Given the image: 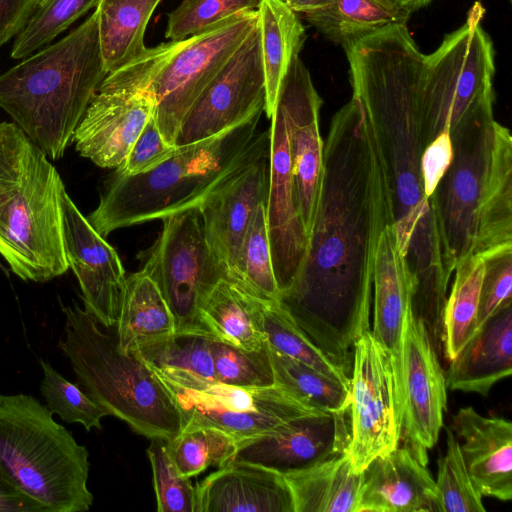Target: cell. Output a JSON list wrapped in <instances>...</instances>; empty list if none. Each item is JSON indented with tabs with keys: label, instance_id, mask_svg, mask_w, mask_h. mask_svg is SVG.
<instances>
[{
	"label": "cell",
	"instance_id": "obj_4",
	"mask_svg": "<svg viewBox=\"0 0 512 512\" xmlns=\"http://www.w3.org/2000/svg\"><path fill=\"white\" fill-rule=\"evenodd\" d=\"M453 158L431 196L447 262L512 247V137L494 118L451 139Z\"/></svg>",
	"mask_w": 512,
	"mask_h": 512
},
{
	"label": "cell",
	"instance_id": "obj_9",
	"mask_svg": "<svg viewBox=\"0 0 512 512\" xmlns=\"http://www.w3.org/2000/svg\"><path fill=\"white\" fill-rule=\"evenodd\" d=\"M484 14L476 1L465 23L424 54L419 99L426 145L494 118V48L481 25Z\"/></svg>",
	"mask_w": 512,
	"mask_h": 512
},
{
	"label": "cell",
	"instance_id": "obj_32",
	"mask_svg": "<svg viewBox=\"0 0 512 512\" xmlns=\"http://www.w3.org/2000/svg\"><path fill=\"white\" fill-rule=\"evenodd\" d=\"M410 13L396 0H333L304 18L330 41L344 49L396 25H406Z\"/></svg>",
	"mask_w": 512,
	"mask_h": 512
},
{
	"label": "cell",
	"instance_id": "obj_11",
	"mask_svg": "<svg viewBox=\"0 0 512 512\" xmlns=\"http://www.w3.org/2000/svg\"><path fill=\"white\" fill-rule=\"evenodd\" d=\"M143 270L168 304L176 333L213 337L200 315V305L226 273L205 239L197 208L163 219L162 231L149 250Z\"/></svg>",
	"mask_w": 512,
	"mask_h": 512
},
{
	"label": "cell",
	"instance_id": "obj_52",
	"mask_svg": "<svg viewBox=\"0 0 512 512\" xmlns=\"http://www.w3.org/2000/svg\"><path fill=\"white\" fill-rule=\"evenodd\" d=\"M49 1H50V0H42V1H41V3H40V5H41V4H45V3L49 2Z\"/></svg>",
	"mask_w": 512,
	"mask_h": 512
},
{
	"label": "cell",
	"instance_id": "obj_25",
	"mask_svg": "<svg viewBox=\"0 0 512 512\" xmlns=\"http://www.w3.org/2000/svg\"><path fill=\"white\" fill-rule=\"evenodd\" d=\"M196 512H295L284 475L231 461L197 484Z\"/></svg>",
	"mask_w": 512,
	"mask_h": 512
},
{
	"label": "cell",
	"instance_id": "obj_48",
	"mask_svg": "<svg viewBox=\"0 0 512 512\" xmlns=\"http://www.w3.org/2000/svg\"><path fill=\"white\" fill-rule=\"evenodd\" d=\"M42 0H0V46L24 27Z\"/></svg>",
	"mask_w": 512,
	"mask_h": 512
},
{
	"label": "cell",
	"instance_id": "obj_46",
	"mask_svg": "<svg viewBox=\"0 0 512 512\" xmlns=\"http://www.w3.org/2000/svg\"><path fill=\"white\" fill-rule=\"evenodd\" d=\"M175 149L176 146L165 140L152 116L115 173L123 176L145 173L169 158Z\"/></svg>",
	"mask_w": 512,
	"mask_h": 512
},
{
	"label": "cell",
	"instance_id": "obj_21",
	"mask_svg": "<svg viewBox=\"0 0 512 512\" xmlns=\"http://www.w3.org/2000/svg\"><path fill=\"white\" fill-rule=\"evenodd\" d=\"M268 180L269 151L232 175L198 207L207 244L227 279L255 209L266 202Z\"/></svg>",
	"mask_w": 512,
	"mask_h": 512
},
{
	"label": "cell",
	"instance_id": "obj_41",
	"mask_svg": "<svg viewBox=\"0 0 512 512\" xmlns=\"http://www.w3.org/2000/svg\"><path fill=\"white\" fill-rule=\"evenodd\" d=\"M446 454L440 459L435 480L441 512H485L482 495L466 469L459 441L446 428Z\"/></svg>",
	"mask_w": 512,
	"mask_h": 512
},
{
	"label": "cell",
	"instance_id": "obj_40",
	"mask_svg": "<svg viewBox=\"0 0 512 512\" xmlns=\"http://www.w3.org/2000/svg\"><path fill=\"white\" fill-rule=\"evenodd\" d=\"M210 348L217 382L240 387L275 385L268 342L248 351L212 338Z\"/></svg>",
	"mask_w": 512,
	"mask_h": 512
},
{
	"label": "cell",
	"instance_id": "obj_42",
	"mask_svg": "<svg viewBox=\"0 0 512 512\" xmlns=\"http://www.w3.org/2000/svg\"><path fill=\"white\" fill-rule=\"evenodd\" d=\"M43 379L40 392L46 408L69 423H79L86 430L101 429V420L108 416L106 410L92 400L79 386L58 373L48 362L40 360Z\"/></svg>",
	"mask_w": 512,
	"mask_h": 512
},
{
	"label": "cell",
	"instance_id": "obj_7",
	"mask_svg": "<svg viewBox=\"0 0 512 512\" xmlns=\"http://www.w3.org/2000/svg\"><path fill=\"white\" fill-rule=\"evenodd\" d=\"M59 347L78 386L110 416L148 439L174 438L182 430L178 407L162 380L135 353L118 348L116 336L77 304L63 308Z\"/></svg>",
	"mask_w": 512,
	"mask_h": 512
},
{
	"label": "cell",
	"instance_id": "obj_39",
	"mask_svg": "<svg viewBox=\"0 0 512 512\" xmlns=\"http://www.w3.org/2000/svg\"><path fill=\"white\" fill-rule=\"evenodd\" d=\"M97 3L98 0H50L39 5L16 35L11 58H26L48 46Z\"/></svg>",
	"mask_w": 512,
	"mask_h": 512
},
{
	"label": "cell",
	"instance_id": "obj_29",
	"mask_svg": "<svg viewBox=\"0 0 512 512\" xmlns=\"http://www.w3.org/2000/svg\"><path fill=\"white\" fill-rule=\"evenodd\" d=\"M265 79L264 112L270 119L293 59L306 39L305 27L284 0H262L257 9Z\"/></svg>",
	"mask_w": 512,
	"mask_h": 512
},
{
	"label": "cell",
	"instance_id": "obj_43",
	"mask_svg": "<svg viewBox=\"0 0 512 512\" xmlns=\"http://www.w3.org/2000/svg\"><path fill=\"white\" fill-rule=\"evenodd\" d=\"M262 0H183L168 15L165 38L181 41L243 12L257 10Z\"/></svg>",
	"mask_w": 512,
	"mask_h": 512
},
{
	"label": "cell",
	"instance_id": "obj_16",
	"mask_svg": "<svg viewBox=\"0 0 512 512\" xmlns=\"http://www.w3.org/2000/svg\"><path fill=\"white\" fill-rule=\"evenodd\" d=\"M403 389L401 439L427 462L443 427L447 386L428 329L412 308L404 323Z\"/></svg>",
	"mask_w": 512,
	"mask_h": 512
},
{
	"label": "cell",
	"instance_id": "obj_31",
	"mask_svg": "<svg viewBox=\"0 0 512 512\" xmlns=\"http://www.w3.org/2000/svg\"><path fill=\"white\" fill-rule=\"evenodd\" d=\"M213 337L173 333L145 342L131 351L163 381L186 388L217 382L210 342Z\"/></svg>",
	"mask_w": 512,
	"mask_h": 512
},
{
	"label": "cell",
	"instance_id": "obj_19",
	"mask_svg": "<svg viewBox=\"0 0 512 512\" xmlns=\"http://www.w3.org/2000/svg\"><path fill=\"white\" fill-rule=\"evenodd\" d=\"M270 119L266 223L274 274L281 294L301 268L308 237L301 215L287 127L278 106Z\"/></svg>",
	"mask_w": 512,
	"mask_h": 512
},
{
	"label": "cell",
	"instance_id": "obj_2",
	"mask_svg": "<svg viewBox=\"0 0 512 512\" xmlns=\"http://www.w3.org/2000/svg\"><path fill=\"white\" fill-rule=\"evenodd\" d=\"M353 95L379 168L388 225L415 279L416 300L447 296L453 271L424 195L421 158L426 148L420 109L422 54L406 25H396L344 49Z\"/></svg>",
	"mask_w": 512,
	"mask_h": 512
},
{
	"label": "cell",
	"instance_id": "obj_5",
	"mask_svg": "<svg viewBox=\"0 0 512 512\" xmlns=\"http://www.w3.org/2000/svg\"><path fill=\"white\" fill-rule=\"evenodd\" d=\"M107 74L95 10L64 38L0 74V107L58 160Z\"/></svg>",
	"mask_w": 512,
	"mask_h": 512
},
{
	"label": "cell",
	"instance_id": "obj_26",
	"mask_svg": "<svg viewBox=\"0 0 512 512\" xmlns=\"http://www.w3.org/2000/svg\"><path fill=\"white\" fill-rule=\"evenodd\" d=\"M512 373V302L501 306L450 360L446 386L450 390L488 395Z\"/></svg>",
	"mask_w": 512,
	"mask_h": 512
},
{
	"label": "cell",
	"instance_id": "obj_36",
	"mask_svg": "<svg viewBox=\"0 0 512 512\" xmlns=\"http://www.w3.org/2000/svg\"><path fill=\"white\" fill-rule=\"evenodd\" d=\"M251 295L279 300L266 223V202L257 206L244 234L230 278Z\"/></svg>",
	"mask_w": 512,
	"mask_h": 512
},
{
	"label": "cell",
	"instance_id": "obj_51",
	"mask_svg": "<svg viewBox=\"0 0 512 512\" xmlns=\"http://www.w3.org/2000/svg\"><path fill=\"white\" fill-rule=\"evenodd\" d=\"M398 4L408 11L410 14H412L414 11L425 7L428 5L432 0H396Z\"/></svg>",
	"mask_w": 512,
	"mask_h": 512
},
{
	"label": "cell",
	"instance_id": "obj_14",
	"mask_svg": "<svg viewBox=\"0 0 512 512\" xmlns=\"http://www.w3.org/2000/svg\"><path fill=\"white\" fill-rule=\"evenodd\" d=\"M349 410L347 453L354 470L362 472L375 457L395 449L402 435L391 361L371 330L354 344Z\"/></svg>",
	"mask_w": 512,
	"mask_h": 512
},
{
	"label": "cell",
	"instance_id": "obj_33",
	"mask_svg": "<svg viewBox=\"0 0 512 512\" xmlns=\"http://www.w3.org/2000/svg\"><path fill=\"white\" fill-rule=\"evenodd\" d=\"M161 0H98L101 53L108 73L128 64L146 50L144 35Z\"/></svg>",
	"mask_w": 512,
	"mask_h": 512
},
{
	"label": "cell",
	"instance_id": "obj_35",
	"mask_svg": "<svg viewBox=\"0 0 512 512\" xmlns=\"http://www.w3.org/2000/svg\"><path fill=\"white\" fill-rule=\"evenodd\" d=\"M275 385L306 406L327 413L349 408L350 387L269 346Z\"/></svg>",
	"mask_w": 512,
	"mask_h": 512
},
{
	"label": "cell",
	"instance_id": "obj_20",
	"mask_svg": "<svg viewBox=\"0 0 512 512\" xmlns=\"http://www.w3.org/2000/svg\"><path fill=\"white\" fill-rule=\"evenodd\" d=\"M350 410L297 417L270 434L238 443L232 459L276 471L282 475L347 451Z\"/></svg>",
	"mask_w": 512,
	"mask_h": 512
},
{
	"label": "cell",
	"instance_id": "obj_37",
	"mask_svg": "<svg viewBox=\"0 0 512 512\" xmlns=\"http://www.w3.org/2000/svg\"><path fill=\"white\" fill-rule=\"evenodd\" d=\"M262 318L271 348L350 387V376L312 342L278 300L263 301Z\"/></svg>",
	"mask_w": 512,
	"mask_h": 512
},
{
	"label": "cell",
	"instance_id": "obj_22",
	"mask_svg": "<svg viewBox=\"0 0 512 512\" xmlns=\"http://www.w3.org/2000/svg\"><path fill=\"white\" fill-rule=\"evenodd\" d=\"M373 330L375 339L387 352L393 373L396 397L402 413L404 323L412 308L415 279L399 246L394 225L380 233L373 278Z\"/></svg>",
	"mask_w": 512,
	"mask_h": 512
},
{
	"label": "cell",
	"instance_id": "obj_24",
	"mask_svg": "<svg viewBox=\"0 0 512 512\" xmlns=\"http://www.w3.org/2000/svg\"><path fill=\"white\" fill-rule=\"evenodd\" d=\"M451 426L462 440L460 450L475 488L482 496L511 500V421L483 416L467 406L454 414Z\"/></svg>",
	"mask_w": 512,
	"mask_h": 512
},
{
	"label": "cell",
	"instance_id": "obj_12",
	"mask_svg": "<svg viewBox=\"0 0 512 512\" xmlns=\"http://www.w3.org/2000/svg\"><path fill=\"white\" fill-rule=\"evenodd\" d=\"M257 22V10L243 12L184 39L157 73L151 84L153 118L170 145L176 146L187 113Z\"/></svg>",
	"mask_w": 512,
	"mask_h": 512
},
{
	"label": "cell",
	"instance_id": "obj_18",
	"mask_svg": "<svg viewBox=\"0 0 512 512\" xmlns=\"http://www.w3.org/2000/svg\"><path fill=\"white\" fill-rule=\"evenodd\" d=\"M62 238L68 267L74 272L84 301L104 328L116 324L126 276L112 246L89 223L67 194L60 190Z\"/></svg>",
	"mask_w": 512,
	"mask_h": 512
},
{
	"label": "cell",
	"instance_id": "obj_8",
	"mask_svg": "<svg viewBox=\"0 0 512 512\" xmlns=\"http://www.w3.org/2000/svg\"><path fill=\"white\" fill-rule=\"evenodd\" d=\"M52 415L30 395H0V472L46 512L88 511L89 452Z\"/></svg>",
	"mask_w": 512,
	"mask_h": 512
},
{
	"label": "cell",
	"instance_id": "obj_13",
	"mask_svg": "<svg viewBox=\"0 0 512 512\" xmlns=\"http://www.w3.org/2000/svg\"><path fill=\"white\" fill-rule=\"evenodd\" d=\"M162 382L178 407L182 429L214 427L237 443L270 434L297 417L325 413L306 406L276 385L240 387L214 382L186 388Z\"/></svg>",
	"mask_w": 512,
	"mask_h": 512
},
{
	"label": "cell",
	"instance_id": "obj_38",
	"mask_svg": "<svg viewBox=\"0 0 512 512\" xmlns=\"http://www.w3.org/2000/svg\"><path fill=\"white\" fill-rule=\"evenodd\" d=\"M238 443L227 433L206 426L182 429L166 441V449L177 472L194 477L208 467L221 468L232 461Z\"/></svg>",
	"mask_w": 512,
	"mask_h": 512
},
{
	"label": "cell",
	"instance_id": "obj_30",
	"mask_svg": "<svg viewBox=\"0 0 512 512\" xmlns=\"http://www.w3.org/2000/svg\"><path fill=\"white\" fill-rule=\"evenodd\" d=\"M115 325L117 345L123 352L175 333L173 314L143 269L126 277Z\"/></svg>",
	"mask_w": 512,
	"mask_h": 512
},
{
	"label": "cell",
	"instance_id": "obj_34",
	"mask_svg": "<svg viewBox=\"0 0 512 512\" xmlns=\"http://www.w3.org/2000/svg\"><path fill=\"white\" fill-rule=\"evenodd\" d=\"M446 299L442 319V339L446 358L452 360L478 330V308L484 259L480 254L459 261Z\"/></svg>",
	"mask_w": 512,
	"mask_h": 512
},
{
	"label": "cell",
	"instance_id": "obj_1",
	"mask_svg": "<svg viewBox=\"0 0 512 512\" xmlns=\"http://www.w3.org/2000/svg\"><path fill=\"white\" fill-rule=\"evenodd\" d=\"M323 155L307 252L278 301L350 375L354 344L370 330L375 257L388 225L379 168L354 97L332 117Z\"/></svg>",
	"mask_w": 512,
	"mask_h": 512
},
{
	"label": "cell",
	"instance_id": "obj_27",
	"mask_svg": "<svg viewBox=\"0 0 512 512\" xmlns=\"http://www.w3.org/2000/svg\"><path fill=\"white\" fill-rule=\"evenodd\" d=\"M295 512H357L362 472L347 451L284 475Z\"/></svg>",
	"mask_w": 512,
	"mask_h": 512
},
{
	"label": "cell",
	"instance_id": "obj_23",
	"mask_svg": "<svg viewBox=\"0 0 512 512\" xmlns=\"http://www.w3.org/2000/svg\"><path fill=\"white\" fill-rule=\"evenodd\" d=\"M427 462L408 445H399L362 471L357 512H441Z\"/></svg>",
	"mask_w": 512,
	"mask_h": 512
},
{
	"label": "cell",
	"instance_id": "obj_50",
	"mask_svg": "<svg viewBox=\"0 0 512 512\" xmlns=\"http://www.w3.org/2000/svg\"><path fill=\"white\" fill-rule=\"evenodd\" d=\"M333 0H284L295 13L309 14L324 9Z\"/></svg>",
	"mask_w": 512,
	"mask_h": 512
},
{
	"label": "cell",
	"instance_id": "obj_3",
	"mask_svg": "<svg viewBox=\"0 0 512 512\" xmlns=\"http://www.w3.org/2000/svg\"><path fill=\"white\" fill-rule=\"evenodd\" d=\"M262 113L212 137L176 146L150 171L114 173L98 206L86 217L89 223L106 237L120 228L198 209L217 187L269 151L270 131L256 133Z\"/></svg>",
	"mask_w": 512,
	"mask_h": 512
},
{
	"label": "cell",
	"instance_id": "obj_10",
	"mask_svg": "<svg viewBox=\"0 0 512 512\" xmlns=\"http://www.w3.org/2000/svg\"><path fill=\"white\" fill-rule=\"evenodd\" d=\"M168 41L146 48L134 60L108 73L77 126L76 150L102 168L117 169L154 113L151 84L181 46Z\"/></svg>",
	"mask_w": 512,
	"mask_h": 512
},
{
	"label": "cell",
	"instance_id": "obj_47",
	"mask_svg": "<svg viewBox=\"0 0 512 512\" xmlns=\"http://www.w3.org/2000/svg\"><path fill=\"white\" fill-rule=\"evenodd\" d=\"M453 158V146L447 133L437 136L425 148L421 158V173L424 195L431 200L440 180Z\"/></svg>",
	"mask_w": 512,
	"mask_h": 512
},
{
	"label": "cell",
	"instance_id": "obj_49",
	"mask_svg": "<svg viewBox=\"0 0 512 512\" xmlns=\"http://www.w3.org/2000/svg\"><path fill=\"white\" fill-rule=\"evenodd\" d=\"M0 512H46L44 507L11 484L0 472Z\"/></svg>",
	"mask_w": 512,
	"mask_h": 512
},
{
	"label": "cell",
	"instance_id": "obj_45",
	"mask_svg": "<svg viewBox=\"0 0 512 512\" xmlns=\"http://www.w3.org/2000/svg\"><path fill=\"white\" fill-rule=\"evenodd\" d=\"M482 256L484 275L479 298L478 328L501 306L512 302V247Z\"/></svg>",
	"mask_w": 512,
	"mask_h": 512
},
{
	"label": "cell",
	"instance_id": "obj_28",
	"mask_svg": "<svg viewBox=\"0 0 512 512\" xmlns=\"http://www.w3.org/2000/svg\"><path fill=\"white\" fill-rule=\"evenodd\" d=\"M263 301L222 278L202 301L200 315L215 339L244 350H259L267 343Z\"/></svg>",
	"mask_w": 512,
	"mask_h": 512
},
{
	"label": "cell",
	"instance_id": "obj_15",
	"mask_svg": "<svg viewBox=\"0 0 512 512\" xmlns=\"http://www.w3.org/2000/svg\"><path fill=\"white\" fill-rule=\"evenodd\" d=\"M265 79L258 22L187 113L176 146L227 130L265 108Z\"/></svg>",
	"mask_w": 512,
	"mask_h": 512
},
{
	"label": "cell",
	"instance_id": "obj_17",
	"mask_svg": "<svg viewBox=\"0 0 512 512\" xmlns=\"http://www.w3.org/2000/svg\"><path fill=\"white\" fill-rule=\"evenodd\" d=\"M322 99L310 73L295 57L282 83L277 104L285 119L301 215L309 239L321 189L324 144L319 129Z\"/></svg>",
	"mask_w": 512,
	"mask_h": 512
},
{
	"label": "cell",
	"instance_id": "obj_44",
	"mask_svg": "<svg viewBox=\"0 0 512 512\" xmlns=\"http://www.w3.org/2000/svg\"><path fill=\"white\" fill-rule=\"evenodd\" d=\"M147 455L151 463L158 512H196V489L181 476L166 449V440L150 439Z\"/></svg>",
	"mask_w": 512,
	"mask_h": 512
},
{
	"label": "cell",
	"instance_id": "obj_6",
	"mask_svg": "<svg viewBox=\"0 0 512 512\" xmlns=\"http://www.w3.org/2000/svg\"><path fill=\"white\" fill-rule=\"evenodd\" d=\"M63 186L24 131L0 122V255L25 281L47 282L69 268L62 238Z\"/></svg>",
	"mask_w": 512,
	"mask_h": 512
}]
</instances>
